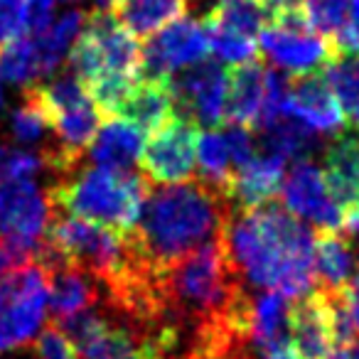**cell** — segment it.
Here are the masks:
<instances>
[{
  "instance_id": "cell-1",
  "label": "cell",
  "mask_w": 359,
  "mask_h": 359,
  "mask_svg": "<svg viewBox=\"0 0 359 359\" xmlns=\"http://www.w3.org/2000/svg\"><path fill=\"white\" fill-rule=\"evenodd\" d=\"M219 239L244 285L278 290L290 300L315 285L313 236L298 217L276 202L231 212Z\"/></svg>"
},
{
  "instance_id": "cell-2",
  "label": "cell",
  "mask_w": 359,
  "mask_h": 359,
  "mask_svg": "<svg viewBox=\"0 0 359 359\" xmlns=\"http://www.w3.org/2000/svg\"><path fill=\"white\" fill-rule=\"evenodd\" d=\"M231 212L224 192L205 180L150 185L138 222L128 231L130 244L150 269H160L219 239Z\"/></svg>"
},
{
  "instance_id": "cell-3",
  "label": "cell",
  "mask_w": 359,
  "mask_h": 359,
  "mask_svg": "<svg viewBox=\"0 0 359 359\" xmlns=\"http://www.w3.org/2000/svg\"><path fill=\"white\" fill-rule=\"evenodd\" d=\"M150 182L140 175L104 168H76L47 190L52 210L128 234L140 217Z\"/></svg>"
},
{
  "instance_id": "cell-4",
  "label": "cell",
  "mask_w": 359,
  "mask_h": 359,
  "mask_svg": "<svg viewBox=\"0 0 359 359\" xmlns=\"http://www.w3.org/2000/svg\"><path fill=\"white\" fill-rule=\"evenodd\" d=\"M42 246L57 259L94 276L99 285L116 280L138 259L128 234L62 212H52Z\"/></svg>"
},
{
  "instance_id": "cell-5",
  "label": "cell",
  "mask_w": 359,
  "mask_h": 359,
  "mask_svg": "<svg viewBox=\"0 0 359 359\" xmlns=\"http://www.w3.org/2000/svg\"><path fill=\"white\" fill-rule=\"evenodd\" d=\"M67 55L81 84H89L101 76L140 79L143 50L138 40L111 15V11L96 8L94 13H89Z\"/></svg>"
},
{
  "instance_id": "cell-6",
  "label": "cell",
  "mask_w": 359,
  "mask_h": 359,
  "mask_svg": "<svg viewBox=\"0 0 359 359\" xmlns=\"http://www.w3.org/2000/svg\"><path fill=\"white\" fill-rule=\"evenodd\" d=\"M79 359H165L148 332L96 305L60 323Z\"/></svg>"
},
{
  "instance_id": "cell-7",
  "label": "cell",
  "mask_w": 359,
  "mask_h": 359,
  "mask_svg": "<svg viewBox=\"0 0 359 359\" xmlns=\"http://www.w3.org/2000/svg\"><path fill=\"white\" fill-rule=\"evenodd\" d=\"M259 42L271 65L280 67L293 76L325 69L339 57L334 42L320 37L310 27L300 11V3L276 11L261 30Z\"/></svg>"
},
{
  "instance_id": "cell-8",
  "label": "cell",
  "mask_w": 359,
  "mask_h": 359,
  "mask_svg": "<svg viewBox=\"0 0 359 359\" xmlns=\"http://www.w3.org/2000/svg\"><path fill=\"white\" fill-rule=\"evenodd\" d=\"M50 303L40 261L0 278V352L20 349L42 327Z\"/></svg>"
},
{
  "instance_id": "cell-9",
  "label": "cell",
  "mask_w": 359,
  "mask_h": 359,
  "mask_svg": "<svg viewBox=\"0 0 359 359\" xmlns=\"http://www.w3.org/2000/svg\"><path fill=\"white\" fill-rule=\"evenodd\" d=\"M197 138L200 130L185 116L175 114L158 130L150 133V140L140 150L143 177L150 185H177L187 182L195 172Z\"/></svg>"
},
{
  "instance_id": "cell-10",
  "label": "cell",
  "mask_w": 359,
  "mask_h": 359,
  "mask_svg": "<svg viewBox=\"0 0 359 359\" xmlns=\"http://www.w3.org/2000/svg\"><path fill=\"white\" fill-rule=\"evenodd\" d=\"M143 50L140 76L163 79L172 76L182 67H195L210 57V40L202 22L180 18L148 37Z\"/></svg>"
},
{
  "instance_id": "cell-11",
  "label": "cell",
  "mask_w": 359,
  "mask_h": 359,
  "mask_svg": "<svg viewBox=\"0 0 359 359\" xmlns=\"http://www.w3.org/2000/svg\"><path fill=\"white\" fill-rule=\"evenodd\" d=\"M175 114L185 116L192 123L219 128L224 121L226 69L217 62H200V67L172 79Z\"/></svg>"
},
{
  "instance_id": "cell-12",
  "label": "cell",
  "mask_w": 359,
  "mask_h": 359,
  "mask_svg": "<svg viewBox=\"0 0 359 359\" xmlns=\"http://www.w3.org/2000/svg\"><path fill=\"white\" fill-rule=\"evenodd\" d=\"M283 205L298 219L318 229H339L342 215L325 182L323 170L310 160H295L288 175H283Z\"/></svg>"
},
{
  "instance_id": "cell-13",
  "label": "cell",
  "mask_w": 359,
  "mask_h": 359,
  "mask_svg": "<svg viewBox=\"0 0 359 359\" xmlns=\"http://www.w3.org/2000/svg\"><path fill=\"white\" fill-rule=\"evenodd\" d=\"M285 114L315 133H342V128H347V116L325 79V69L290 76L285 81Z\"/></svg>"
},
{
  "instance_id": "cell-14",
  "label": "cell",
  "mask_w": 359,
  "mask_h": 359,
  "mask_svg": "<svg viewBox=\"0 0 359 359\" xmlns=\"http://www.w3.org/2000/svg\"><path fill=\"white\" fill-rule=\"evenodd\" d=\"M288 342L300 359H327L334 352V293L320 288L290 305Z\"/></svg>"
},
{
  "instance_id": "cell-15",
  "label": "cell",
  "mask_w": 359,
  "mask_h": 359,
  "mask_svg": "<svg viewBox=\"0 0 359 359\" xmlns=\"http://www.w3.org/2000/svg\"><path fill=\"white\" fill-rule=\"evenodd\" d=\"M40 266L45 269L47 288H50V310L52 323L60 325L65 320L74 318L79 313L96 308L101 300V285L94 276L84 273L76 266L52 256L42 246L40 251Z\"/></svg>"
},
{
  "instance_id": "cell-16",
  "label": "cell",
  "mask_w": 359,
  "mask_h": 359,
  "mask_svg": "<svg viewBox=\"0 0 359 359\" xmlns=\"http://www.w3.org/2000/svg\"><path fill=\"white\" fill-rule=\"evenodd\" d=\"M52 205L32 180L0 182V234L42 241L52 219Z\"/></svg>"
},
{
  "instance_id": "cell-17",
  "label": "cell",
  "mask_w": 359,
  "mask_h": 359,
  "mask_svg": "<svg viewBox=\"0 0 359 359\" xmlns=\"http://www.w3.org/2000/svg\"><path fill=\"white\" fill-rule=\"evenodd\" d=\"M269 79L271 69H266L259 57L231 67L226 72L224 121L244 128H256L269 94Z\"/></svg>"
},
{
  "instance_id": "cell-18",
  "label": "cell",
  "mask_w": 359,
  "mask_h": 359,
  "mask_svg": "<svg viewBox=\"0 0 359 359\" xmlns=\"http://www.w3.org/2000/svg\"><path fill=\"white\" fill-rule=\"evenodd\" d=\"M283 168L285 160L269 153H259L246 165L236 168L226 185V197L234 212H249L273 202L283 185Z\"/></svg>"
},
{
  "instance_id": "cell-19",
  "label": "cell",
  "mask_w": 359,
  "mask_h": 359,
  "mask_svg": "<svg viewBox=\"0 0 359 359\" xmlns=\"http://www.w3.org/2000/svg\"><path fill=\"white\" fill-rule=\"evenodd\" d=\"M290 298L278 290H261L249 293L246 305V327H249V342L259 354L288 344V318H290Z\"/></svg>"
},
{
  "instance_id": "cell-20",
  "label": "cell",
  "mask_w": 359,
  "mask_h": 359,
  "mask_svg": "<svg viewBox=\"0 0 359 359\" xmlns=\"http://www.w3.org/2000/svg\"><path fill=\"white\" fill-rule=\"evenodd\" d=\"M175 116V94H172V76L163 79H148L140 76L133 86L126 104L121 106L116 118H123L140 128L143 133H153L168 118Z\"/></svg>"
},
{
  "instance_id": "cell-21",
  "label": "cell",
  "mask_w": 359,
  "mask_h": 359,
  "mask_svg": "<svg viewBox=\"0 0 359 359\" xmlns=\"http://www.w3.org/2000/svg\"><path fill=\"white\" fill-rule=\"evenodd\" d=\"M325 182L339 207V215L359 205V130L342 133L325 150Z\"/></svg>"
},
{
  "instance_id": "cell-22",
  "label": "cell",
  "mask_w": 359,
  "mask_h": 359,
  "mask_svg": "<svg viewBox=\"0 0 359 359\" xmlns=\"http://www.w3.org/2000/svg\"><path fill=\"white\" fill-rule=\"evenodd\" d=\"M143 130L123 118H109L99 126L89 145V155L96 168L130 172L143 150Z\"/></svg>"
},
{
  "instance_id": "cell-23",
  "label": "cell",
  "mask_w": 359,
  "mask_h": 359,
  "mask_svg": "<svg viewBox=\"0 0 359 359\" xmlns=\"http://www.w3.org/2000/svg\"><path fill=\"white\" fill-rule=\"evenodd\" d=\"M315 283L327 293H342L354 271L352 244L337 229H318L313 246Z\"/></svg>"
},
{
  "instance_id": "cell-24",
  "label": "cell",
  "mask_w": 359,
  "mask_h": 359,
  "mask_svg": "<svg viewBox=\"0 0 359 359\" xmlns=\"http://www.w3.org/2000/svg\"><path fill=\"white\" fill-rule=\"evenodd\" d=\"M109 11L133 37H150L185 18L190 0H116Z\"/></svg>"
},
{
  "instance_id": "cell-25",
  "label": "cell",
  "mask_w": 359,
  "mask_h": 359,
  "mask_svg": "<svg viewBox=\"0 0 359 359\" xmlns=\"http://www.w3.org/2000/svg\"><path fill=\"white\" fill-rule=\"evenodd\" d=\"M259 133L264 153L276 155V158L285 160V163L288 160H303L318 145V138L313 135V130L305 123H300L298 118H293L290 114H283L278 118L269 121V123L259 126Z\"/></svg>"
},
{
  "instance_id": "cell-26",
  "label": "cell",
  "mask_w": 359,
  "mask_h": 359,
  "mask_svg": "<svg viewBox=\"0 0 359 359\" xmlns=\"http://www.w3.org/2000/svg\"><path fill=\"white\" fill-rule=\"evenodd\" d=\"M202 20L256 40L269 22V8L264 6V0H217Z\"/></svg>"
},
{
  "instance_id": "cell-27",
  "label": "cell",
  "mask_w": 359,
  "mask_h": 359,
  "mask_svg": "<svg viewBox=\"0 0 359 359\" xmlns=\"http://www.w3.org/2000/svg\"><path fill=\"white\" fill-rule=\"evenodd\" d=\"M197 160H200L202 168L200 180H205L207 185L219 187L226 195V185H229L231 172H234V165H231V153L224 130L210 128L197 138Z\"/></svg>"
},
{
  "instance_id": "cell-28",
  "label": "cell",
  "mask_w": 359,
  "mask_h": 359,
  "mask_svg": "<svg viewBox=\"0 0 359 359\" xmlns=\"http://www.w3.org/2000/svg\"><path fill=\"white\" fill-rule=\"evenodd\" d=\"M325 79L332 86L344 116L359 130V55H339L325 67Z\"/></svg>"
},
{
  "instance_id": "cell-29",
  "label": "cell",
  "mask_w": 359,
  "mask_h": 359,
  "mask_svg": "<svg viewBox=\"0 0 359 359\" xmlns=\"http://www.w3.org/2000/svg\"><path fill=\"white\" fill-rule=\"evenodd\" d=\"M347 8L349 0H300V11H303L305 20L320 37L330 42H334L339 27L344 25Z\"/></svg>"
},
{
  "instance_id": "cell-30",
  "label": "cell",
  "mask_w": 359,
  "mask_h": 359,
  "mask_svg": "<svg viewBox=\"0 0 359 359\" xmlns=\"http://www.w3.org/2000/svg\"><path fill=\"white\" fill-rule=\"evenodd\" d=\"M42 241H27L18 236L0 234V278L25 269L40 259Z\"/></svg>"
},
{
  "instance_id": "cell-31",
  "label": "cell",
  "mask_w": 359,
  "mask_h": 359,
  "mask_svg": "<svg viewBox=\"0 0 359 359\" xmlns=\"http://www.w3.org/2000/svg\"><path fill=\"white\" fill-rule=\"evenodd\" d=\"M11 130H13V138H15L20 145L37 143V140H42L45 130H50L47 128L45 116H42V111H40V106L35 104V99H32L27 91H25V104L13 114Z\"/></svg>"
},
{
  "instance_id": "cell-32",
  "label": "cell",
  "mask_w": 359,
  "mask_h": 359,
  "mask_svg": "<svg viewBox=\"0 0 359 359\" xmlns=\"http://www.w3.org/2000/svg\"><path fill=\"white\" fill-rule=\"evenodd\" d=\"M40 170H45V165L40 155H35L32 150L11 148V145L0 148V182L32 180V175H37Z\"/></svg>"
},
{
  "instance_id": "cell-33",
  "label": "cell",
  "mask_w": 359,
  "mask_h": 359,
  "mask_svg": "<svg viewBox=\"0 0 359 359\" xmlns=\"http://www.w3.org/2000/svg\"><path fill=\"white\" fill-rule=\"evenodd\" d=\"M30 0H0V50L27 35Z\"/></svg>"
},
{
  "instance_id": "cell-34",
  "label": "cell",
  "mask_w": 359,
  "mask_h": 359,
  "mask_svg": "<svg viewBox=\"0 0 359 359\" xmlns=\"http://www.w3.org/2000/svg\"><path fill=\"white\" fill-rule=\"evenodd\" d=\"M32 359H79V357H76V347L62 332L60 325L50 323L40 332V337H37L35 349H32Z\"/></svg>"
},
{
  "instance_id": "cell-35",
  "label": "cell",
  "mask_w": 359,
  "mask_h": 359,
  "mask_svg": "<svg viewBox=\"0 0 359 359\" xmlns=\"http://www.w3.org/2000/svg\"><path fill=\"white\" fill-rule=\"evenodd\" d=\"M339 55H359V0H349L347 18L334 37Z\"/></svg>"
},
{
  "instance_id": "cell-36",
  "label": "cell",
  "mask_w": 359,
  "mask_h": 359,
  "mask_svg": "<svg viewBox=\"0 0 359 359\" xmlns=\"http://www.w3.org/2000/svg\"><path fill=\"white\" fill-rule=\"evenodd\" d=\"M256 349L249 342H226L217 344V347L195 349V352L185 354L182 359H254Z\"/></svg>"
},
{
  "instance_id": "cell-37",
  "label": "cell",
  "mask_w": 359,
  "mask_h": 359,
  "mask_svg": "<svg viewBox=\"0 0 359 359\" xmlns=\"http://www.w3.org/2000/svg\"><path fill=\"white\" fill-rule=\"evenodd\" d=\"M339 298H342L344 308H347L354 330L359 332V273L354 276V278H349V283L344 285V290L339 293Z\"/></svg>"
},
{
  "instance_id": "cell-38",
  "label": "cell",
  "mask_w": 359,
  "mask_h": 359,
  "mask_svg": "<svg viewBox=\"0 0 359 359\" xmlns=\"http://www.w3.org/2000/svg\"><path fill=\"white\" fill-rule=\"evenodd\" d=\"M264 359H300V357H298V352L293 349V344L288 342V344H280V347L271 349V352H266Z\"/></svg>"
},
{
  "instance_id": "cell-39",
  "label": "cell",
  "mask_w": 359,
  "mask_h": 359,
  "mask_svg": "<svg viewBox=\"0 0 359 359\" xmlns=\"http://www.w3.org/2000/svg\"><path fill=\"white\" fill-rule=\"evenodd\" d=\"M327 359H359V339H354L347 347H337Z\"/></svg>"
},
{
  "instance_id": "cell-40",
  "label": "cell",
  "mask_w": 359,
  "mask_h": 359,
  "mask_svg": "<svg viewBox=\"0 0 359 359\" xmlns=\"http://www.w3.org/2000/svg\"><path fill=\"white\" fill-rule=\"evenodd\" d=\"M114 3H116V0H96V8H101V11H109Z\"/></svg>"
}]
</instances>
